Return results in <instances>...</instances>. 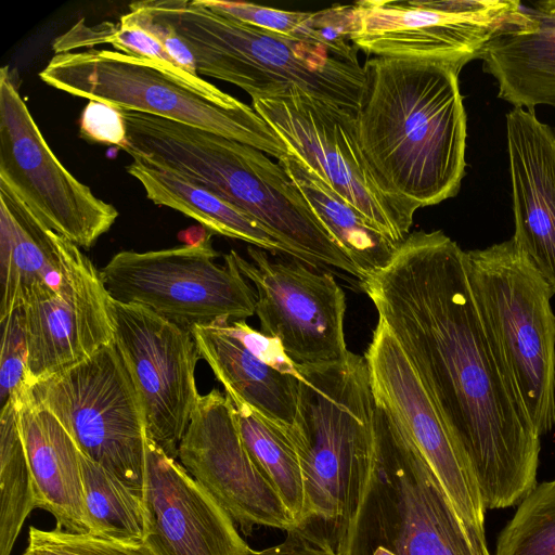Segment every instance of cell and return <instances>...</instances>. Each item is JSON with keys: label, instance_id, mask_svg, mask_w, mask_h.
<instances>
[{"label": "cell", "instance_id": "cell-1", "mask_svg": "<svg viewBox=\"0 0 555 555\" xmlns=\"http://www.w3.org/2000/svg\"><path fill=\"white\" fill-rule=\"evenodd\" d=\"M361 286L469 465L486 508L519 504L537 486L541 437L489 343L466 250L441 230L415 231Z\"/></svg>", "mask_w": 555, "mask_h": 555}, {"label": "cell", "instance_id": "cell-2", "mask_svg": "<svg viewBox=\"0 0 555 555\" xmlns=\"http://www.w3.org/2000/svg\"><path fill=\"white\" fill-rule=\"evenodd\" d=\"M363 67L357 133L380 189L413 212L454 197L466 166L463 65L376 56Z\"/></svg>", "mask_w": 555, "mask_h": 555}, {"label": "cell", "instance_id": "cell-3", "mask_svg": "<svg viewBox=\"0 0 555 555\" xmlns=\"http://www.w3.org/2000/svg\"><path fill=\"white\" fill-rule=\"evenodd\" d=\"M169 26L189 47L198 75L230 82L251 101L286 96L293 89L357 115L365 89L358 48L348 40L296 39L222 15L198 0L130 4Z\"/></svg>", "mask_w": 555, "mask_h": 555}, {"label": "cell", "instance_id": "cell-4", "mask_svg": "<svg viewBox=\"0 0 555 555\" xmlns=\"http://www.w3.org/2000/svg\"><path fill=\"white\" fill-rule=\"evenodd\" d=\"M325 535L336 555H478L425 457L378 400L353 496Z\"/></svg>", "mask_w": 555, "mask_h": 555}, {"label": "cell", "instance_id": "cell-5", "mask_svg": "<svg viewBox=\"0 0 555 555\" xmlns=\"http://www.w3.org/2000/svg\"><path fill=\"white\" fill-rule=\"evenodd\" d=\"M39 77L70 95L202 129L278 160L289 154L253 106L173 64L92 48L54 54Z\"/></svg>", "mask_w": 555, "mask_h": 555}, {"label": "cell", "instance_id": "cell-6", "mask_svg": "<svg viewBox=\"0 0 555 555\" xmlns=\"http://www.w3.org/2000/svg\"><path fill=\"white\" fill-rule=\"evenodd\" d=\"M466 266L492 350L541 437L555 425L554 293L512 237L466 250Z\"/></svg>", "mask_w": 555, "mask_h": 555}, {"label": "cell", "instance_id": "cell-7", "mask_svg": "<svg viewBox=\"0 0 555 555\" xmlns=\"http://www.w3.org/2000/svg\"><path fill=\"white\" fill-rule=\"evenodd\" d=\"M298 369L305 379L289 436L305 477L308 522L328 532L344 518L372 449L376 400L364 356Z\"/></svg>", "mask_w": 555, "mask_h": 555}, {"label": "cell", "instance_id": "cell-8", "mask_svg": "<svg viewBox=\"0 0 555 555\" xmlns=\"http://www.w3.org/2000/svg\"><path fill=\"white\" fill-rule=\"evenodd\" d=\"M31 388L79 451L142 496L145 424L129 372L114 341Z\"/></svg>", "mask_w": 555, "mask_h": 555}, {"label": "cell", "instance_id": "cell-9", "mask_svg": "<svg viewBox=\"0 0 555 555\" xmlns=\"http://www.w3.org/2000/svg\"><path fill=\"white\" fill-rule=\"evenodd\" d=\"M211 235L193 245L119 251L100 270L103 284L113 300L143 306L190 331L253 317L256 293L231 253L223 266L215 261Z\"/></svg>", "mask_w": 555, "mask_h": 555}, {"label": "cell", "instance_id": "cell-10", "mask_svg": "<svg viewBox=\"0 0 555 555\" xmlns=\"http://www.w3.org/2000/svg\"><path fill=\"white\" fill-rule=\"evenodd\" d=\"M251 102L289 153L389 240L404 241L415 212L376 182L359 145L356 114L296 88Z\"/></svg>", "mask_w": 555, "mask_h": 555}, {"label": "cell", "instance_id": "cell-11", "mask_svg": "<svg viewBox=\"0 0 555 555\" xmlns=\"http://www.w3.org/2000/svg\"><path fill=\"white\" fill-rule=\"evenodd\" d=\"M0 183L78 247H92L118 217L55 156L8 67L0 70Z\"/></svg>", "mask_w": 555, "mask_h": 555}, {"label": "cell", "instance_id": "cell-12", "mask_svg": "<svg viewBox=\"0 0 555 555\" xmlns=\"http://www.w3.org/2000/svg\"><path fill=\"white\" fill-rule=\"evenodd\" d=\"M520 9L516 0H363L351 4L348 40L376 56L464 66Z\"/></svg>", "mask_w": 555, "mask_h": 555}, {"label": "cell", "instance_id": "cell-13", "mask_svg": "<svg viewBox=\"0 0 555 555\" xmlns=\"http://www.w3.org/2000/svg\"><path fill=\"white\" fill-rule=\"evenodd\" d=\"M241 274L256 287L261 332L281 339L297 366H320L345 360L349 352L344 322L346 295L328 272L313 271L297 259H271L247 247L248 261L230 251Z\"/></svg>", "mask_w": 555, "mask_h": 555}, {"label": "cell", "instance_id": "cell-14", "mask_svg": "<svg viewBox=\"0 0 555 555\" xmlns=\"http://www.w3.org/2000/svg\"><path fill=\"white\" fill-rule=\"evenodd\" d=\"M113 305L114 344L135 387L146 436L176 460L199 397L196 341L190 330L143 306Z\"/></svg>", "mask_w": 555, "mask_h": 555}, {"label": "cell", "instance_id": "cell-15", "mask_svg": "<svg viewBox=\"0 0 555 555\" xmlns=\"http://www.w3.org/2000/svg\"><path fill=\"white\" fill-rule=\"evenodd\" d=\"M178 459L245 535L257 526L299 527L280 493L247 452L230 398L214 388L199 396Z\"/></svg>", "mask_w": 555, "mask_h": 555}, {"label": "cell", "instance_id": "cell-16", "mask_svg": "<svg viewBox=\"0 0 555 555\" xmlns=\"http://www.w3.org/2000/svg\"><path fill=\"white\" fill-rule=\"evenodd\" d=\"M376 400L390 409L435 473L478 555H490L486 506L476 478L386 325L378 320L364 354Z\"/></svg>", "mask_w": 555, "mask_h": 555}, {"label": "cell", "instance_id": "cell-17", "mask_svg": "<svg viewBox=\"0 0 555 555\" xmlns=\"http://www.w3.org/2000/svg\"><path fill=\"white\" fill-rule=\"evenodd\" d=\"M22 310L29 387L87 360L115 338L113 299L85 254L57 292L34 297Z\"/></svg>", "mask_w": 555, "mask_h": 555}, {"label": "cell", "instance_id": "cell-18", "mask_svg": "<svg viewBox=\"0 0 555 555\" xmlns=\"http://www.w3.org/2000/svg\"><path fill=\"white\" fill-rule=\"evenodd\" d=\"M145 538L154 555H248L250 547L211 494L145 433Z\"/></svg>", "mask_w": 555, "mask_h": 555}, {"label": "cell", "instance_id": "cell-19", "mask_svg": "<svg viewBox=\"0 0 555 555\" xmlns=\"http://www.w3.org/2000/svg\"><path fill=\"white\" fill-rule=\"evenodd\" d=\"M506 138L515 232L512 238L555 295V131L513 107Z\"/></svg>", "mask_w": 555, "mask_h": 555}, {"label": "cell", "instance_id": "cell-20", "mask_svg": "<svg viewBox=\"0 0 555 555\" xmlns=\"http://www.w3.org/2000/svg\"><path fill=\"white\" fill-rule=\"evenodd\" d=\"M82 255L0 183V322L34 297L57 292Z\"/></svg>", "mask_w": 555, "mask_h": 555}, {"label": "cell", "instance_id": "cell-21", "mask_svg": "<svg viewBox=\"0 0 555 555\" xmlns=\"http://www.w3.org/2000/svg\"><path fill=\"white\" fill-rule=\"evenodd\" d=\"M478 59L495 78L498 98L530 112L537 105L555 107V10L546 1L521 4Z\"/></svg>", "mask_w": 555, "mask_h": 555}, {"label": "cell", "instance_id": "cell-22", "mask_svg": "<svg viewBox=\"0 0 555 555\" xmlns=\"http://www.w3.org/2000/svg\"><path fill=\"white\" fill-rule=\"evenodd\" d=\"M12 398L33 476L36 506L51 513L59 529L89 532L75 441L60 421L34 399L29 386Z\"/></svg>", "mask_w": 555, "mask_h": 555}, {"label": "cell", "instance_id": "cell-23", "mask_svg": "<svg viewBox=\"0 0 555 555\" xmlns=\"http://www.w3.org/2000/svg\"><path fill=\"white\" fill-rule=\"evenodd\" d=\"M191 332L201 358L225 393L238 397L289 434L298 413L301 380L257 359L216 323L196 325Z\"/></svg>", "mask_w": 555, "mask_h": 555}, {"label": "cell", "instance_id": "cell-24", "mask_svg": "<svg viewBox=\"0 0 555 555\" xmlns=\"http://www.w3.org/2000/svg\"><path fill=\"white\" fill-rule=\"evenodd\" d=\"M126 169L141 183L146 197L154 204L182 212L211 233L298 260L292 249L275 240L257 221L208 189L139 159H133Z\"/></svg>", "mask_w": 555, "mask_h": 555}, {"label": "cell", "instance_id": "cell-25", "mask_svg": "<svg viewBox=\"0 0 555 555\" xmlns=\"http://www.w3.org/2000/svg\"><path fill=\"white\" fill-rule=\"evenodd\" d=\"M278 163L293 178L317 218L364 279L390 261L398 244L371 224L294 154L289 153Z\"/></svg>", "mask_w": 555, "mask_h": 555}, {"label": "cell", "instance_id": "cell-26", "mask_svg": "<svg viewBox=\"0 0 555 555\" xmlns=\"http://www.w3.org/2000/svg\"><path fill=\"white\" fill-rule=\"evenodd\" d=\"M225 395L234 405L238 431L247 452L273 483L298 525L307 524L309 513L305 477L289 434L238 397Z\"/></svg>", "mask_w": 555, "mask_h": 555}, {"label": "cell", "instance_id": "cell-27", "mask_svg": "<svg viewBox=\"0 0 555 555\" xmlns=\"http://www.w3.org/2000/svg\"><path fill=\"white\" fill-rule=\"evenodd\" d=\"M89 532L128 543L145 538L143 499L79 451Z\"/></svg>", "mask_w": 555, "mask_h": 555}, {"label": "cell", "instance_id": "cell-28", "mask_svg": "<svg viewBox=\"0 0 555 555\" xmlns=\"http://www.w3.org/2000/svg\"><path fill=\"white\" fill-rule=\"evenodd\" d=\"M0 555H10L25 518L37 507L14 398L2 405L0 414Z\"/></svg>", "mask_w": 555, "mask_h": 555}, {"label": "cell", "instance_id": "cell-29", "mask_svg": "<svg viewBox=\"0 0 555 555\" xmlns=\"http://www.w3.org/2000/svg\"><path fill=\"white\" fill-rule=\"evenodd\" d=\"M495 555H555V478L520 501L500 532Z\"/></svg>", "mask_w": 555, "mask_h": 555}, {"label": "cell", "instance_id": "cell-30", "mask_svg": "<svg viewBox=\"0 0 555 555\" xmlns=\"http://www.w3.org/2000/svg\"><path fill=\"white\" fill-rule=\"evenodd\" d=\"M99 44H112L117 51L128 55L177 65L162 42L145 29L107 21L89 25L83 17L56 37L52 42V49L55 54H60L82 48L92 49Z\"/></svg>", "mask_w": 555, "mask_h": 555}, {"label": "cell", "instance_id": "cell-31", "mask_svg": "<svg viewBox=\"0 0 555 555\" xmlns=\"http://www.w3.org/2000/svg\"><path fill=\"white\" fill-rule=\"evenodd\" d=\"M216 13L296 39L331 42L322 29L321 12H293L248 2L198 0ZM341 40V39H339ZM345 40V39H344Z\"/></svg>", "mask_w": 555, "mask_h": 555}, {"label": "cell", "instance_id": "cell-32", "mask_svg": "<svg viewBox=\"0 0 555 555\" xmlns=\"http://www.w3.org/2000/svg\"><path fill=\"white\" fill-rule=\"evenodd\" d=\"M23 555H154L144 543H128L90 532H69L59 528H29Z\"/></svg>", "mask_w": 555, "mask_h": 555}, {"label": "cell", "instance_id": "cell-33", "mask_svg": "<svg viewBox=\"0 0 555 555\" xmlns=\"http://www.w3.org/2000/svg\"><path fill=\"white\" fill-rule=\"evenodd\" d=\"M1 324L0 397L3 405L27 386L28 345L22 308Z\"/></svg>", "mask_w": 555, "mask_h": 555}, {"label": "cell", "instance_id": "cell-34", "mask_svg": "<svg viewBox=\"0 0 555 555\" xmlns=\"http://www.w3.org/2000/svg\"><path fill=\"white\" fill-rule=\"evenodd\" d=\"M216 324L270 367L304 382V376L286 353L280 338L251 328L245 320L222 321Z\"/></svg>", "mask_w": 555, "mask_h": 555}, {"label": "cell", "instance_id": "cell-35", "mask_svg": "<svg viewBox=\"0 0 555 555\" xmlns=\"http://www.w3.org/2000/svg\"><path fill=\"white\" fill-rule=\"evenodd\" d=\"M80 137L124 150L127 144V129L121 109L106 103L89 101L80 119Z\"/></svg>", "mask_w": 555, "mask_h": 555}, {"label": "cell", "instance_id": "cell-36", "mask_svg": "<svg viewBox=\"0 0 555 555\" xmlns=\"http://www.w3.org/2000/svg\"><path fill=\"white\" fill-rule=\"evenodd\" d=\"M119 24L138 26L156 37L175 63L182 69L198 75L195 60L186 43L167 25L153 20L146 13L130 9V12L120 16Z\"/></svg>", "mask_w": 555, "mask_h": 555}, {"label": "cell", "instance_id": "cell-37", "mask_svg": "<svg viewBox=\"0 0 555 555\" xmlns=\"http://www.w3.org/2000/svg\"><path fill=\"white\" fill-rule=\"evenodd\" d=\"M248 555H336L321 527L308 522L286 531L285 539L276 545L255 551Z\"/></svg>", "mask_w": 555, "mask_h": 555}]
</instances>
